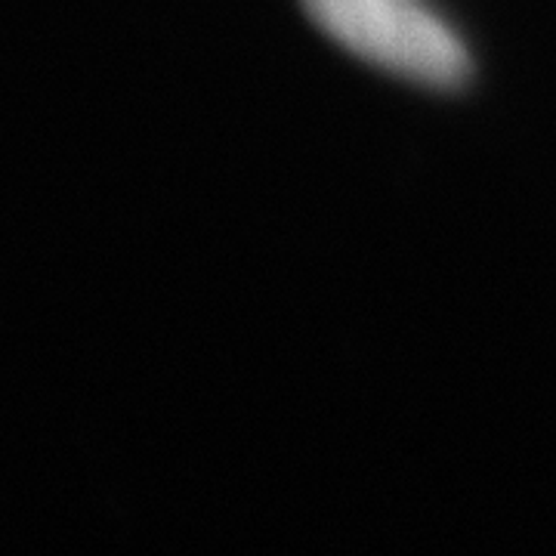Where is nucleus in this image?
I'll return each instance as SVG.
<instances>
[{
  "mask_svg": "<svg viewBox=\"0 0 556 556\" xmlns=\"http://www.w3.org/2000/svg\"><path fill=\"white\" fill-rule=\"evenodd\" d=\"M309 16L358 60L424 87H460L470 53L424 0H306Z\"/></svg>",
  "mask_w": 556,
  "mask_h": 556,
  "instance_id": "f257e3e1",
  "label": "nucleus"
}]
</instances>
